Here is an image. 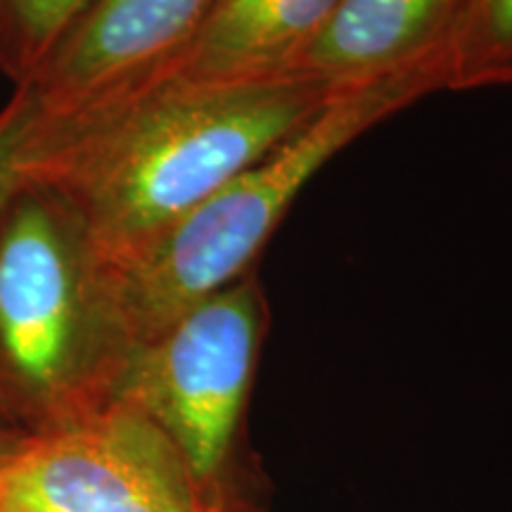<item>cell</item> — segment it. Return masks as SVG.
<instances>
[{"label":"cell","instance_id":"obj_6","mask_svg":"<svg viewBox=\"0 0 512 512\" xmlns=\"http://www.w3.org/2000/svg\"><path fill=\"white\" fill-rule=\"evenodd\" d=\"M214 3L95 0L24 81L38 110L34 143L150 86L188 46Z\"/></svg>","mask_w":512,"mask_h":512},{"label":"cell","instance_id":"obj_1","mask_svg":"<svg viewBox=\"0 0 512 512\" xmlns=\"http://www.w3.org/2000/svg\"><path fill=\"white\" fill-rule=\"evenodd\" d=\"M335 93L299 76L152 83L36 140L24 185L72 211L107 273L302 131Z\"/></svg>","mask_w":512,"mask_h":512},{"label":"cell","instance_id":"obj_4","mask_svg":"<svg viewBox=\"0 0 512 512\" xmlns=\"http://www.w3.org/2000/svg\"><path fill=\"white\" fill-rule=\"evenodd\" d=\"M264 316L261 287L245 275L128 351L112 389L171 439L214 512H221L216 489L240 432Z\"/></svg>","mask_w":512,"mask_h":512},{"label":"cell","instance_id":"obj_8","mask_svg":"<svg viewBox=\"0 0 512 512\" xmlns=\"http://www.w3.org/2000/svg\"><path fill=\"white\" fill-rule=\"evenodd\" d=\"M337 3L339 0H216L188 46L152 83L169 79L242 83L287 76L294 60L325 27Z\"/></svg>","mask_w":512,"mask_h":512},{"label":"cell","instance_id":"obj_10","mask_svg":"<svg viewBox=\"0 0 512 512\" xmlns=\"http://www.w3.org/2000/svg\"><path fill=\"white\" fill-rule=\"evenodd\" d=\"M95 0H0V72L19 86Z\"/></svg>","mask_w":512,"mask_h":512},{"label":"cell","instance_id":"obj_11","mask_svg":"<svg viewBox=\"0 0 512 512\" xmlns=\"http://www.w3.org/2000/svg\"><path fill=\"white\" fill-rule=\"evenodd\" d=\"M38 126L36 100L29 86H15L8 105L0 110V211L19 185L29 162Z\"/></svg>","mask_w":512,"mask_h":512},{"label":"cell","instance_id":"obj_5","mask_svg":"<svg viewBox=\"0 0 512 512\" xmlns=\"http://www.w3.org/2000/svg\"><path fill=\"white\" fill-rule=\"evenodd\" d=\"M0 512H214L159 427L110 396L0 463Z\"/></svg>","mask_w":512,"mask_h":512},{"label":"cell","instance_id":"obj_7","mask_svg":"<svg viewBox=\"0 0 512 512\" xmlns=\"http://www.w3.org/2000/svg\"><path fill=\"white\" fill-rule=\"evenodd\" d=\"M465 0H339L287 76L332 91L363 86L408 64L444 57Z\"/></svg>","mask_w":512,"mask_h":512},{"label":"cell","instance_id":"obj_3","mask_svg":"<svg viewBox=\"0 0 512 512\" xmlns=\"http://www.w3.org/2000/svg\"><path fill=\"white\" fill-rule=\"evenodd\" d=\"M126 354L74 214L22 183L0 211V366L57 422L110 399Z\"/></svg>","mask_w":512,"mask_h":512},{"label":"cell","instance_id":"obj_9","mask_svg":"<svg viewBox=\"0 0 512 512\" xmlns=\"http://www.w3.org/2000/svg\"><path fill=\"white\" fill-rule=\"evenodd\" d=\"M512 86V0H465L446 43V88Z\"/></svg>","mask_w":512,"mask_h":512},{"label":"cell","instance_id":"obj_2","mask_svg":"<svg viewBox=\"0 0 512 512\" xmlns=\"http://www.w3.org/2000/svg\"><path fill=\"white\" fill-rule=\"evenodd\" d=\"M446 88L444 57L337 91L302 131L100 273L126 349L150 342L204 299L245 278L294 200L330 159L425 95Z\"/></svg>","mask_w":512,"mask_h":512}]
</instances>
